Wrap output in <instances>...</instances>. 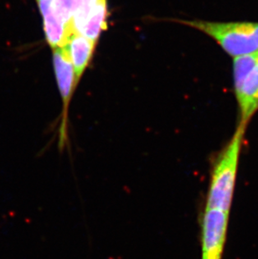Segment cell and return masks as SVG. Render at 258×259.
I'll return each mask as SVG.
<instances>
[{
    "label": "cell",
    "mask_w": 258,
    "mask_h": 259,
    "mask_svg": "<svg viewBox=\"0 0 258 259\" xmlns=\"http://www.w3.org/2000/svg\"><path fill=\"white\" fill-rule=\"evenodd\" d=\"M246 125L239 123L228 144L217 156L210 174L205 209L230 213Z\"/></svg>",
    "instance_id": "cell-1"
},
{
    "label": "cell",
    "mask_w": 258,
    "mask_h": 259,
    "mask_svg": "<svg viewBox=\"0 0 258 259\" xmlns=\"http://www.w3.org/2000/svg\"><path fill=\"white\" fill-rule=\"evenodd\" d=\"M211 37L233 59L258 52V22H210L184 21Z\"/></svg>",
    "instance_id": "cell-2"
},
{
    "label": "cell",
    "mask_w": 258,
    "mask_h": 259,
    "mask_svg": "<svg viewBox=\"0 0 258 259\" xmlns=\"http://www.w3.org/2000/svg\"><path fill=\"white\" fill-rule=\"evenodd\" d=\"M234 89L241 124H248L258 111V52L234 59Z\"/></svg>",
    "instance_id": "cell-3"
},
{
    "label": "cell",
    "mask_w": 258,
    "mask_h": 259,
    "mask_svg": "<svg viewBox=\"0 0 258 259\" xmlns=\"http://www.w3.org/2000/svg\"><path fill=\"white\" fill-rule=\"evenodd\" d=\"M230 213L205 209L201 222V259H222Z\"/></svg>",
    "instance_id": "cell-4"
},
{
    "label": "cell",
    "mask_w": 258,
    "mask_h": 259,
    "mask_svg": "<svg viewBox=\"0 0 258 259\" xmlns=\"http://www.w3.org/2000/svg\"><path fill=\"white\" fill-rule=\"evenodd\" d=\"M53 63L55 72H56V81L58 83L61 98L63 100L64 117L62 127L64 128L66 127L65 121H66V110L68 108L69 102L75 87L77 83L75 72H74L73 66L69 57L66 46L54 50Z\"/></svg>",
    "instance_id": "cell-5"
},
{
    "label": "cell",
    "mask_w": 258,
    "mask_h": 259,
    "mask_svg": "<svg viewBox=\"0 0 258 259\" xmlns=\"http://www.w3.org/2000/svg\"><path fill=\"white\" fill-rule=\"evenodd\" d=\"M43 17L44 31L47 42L52 49L66 46L69 37L68 30L54 10L53 0H36Z\"/></svg>",
    "instance_id": "cell-6"
},
{
    "label": "cell",
    "mask_w": 258,
    "mask_h": 259,
    "mask_svg": "<svg viewBox=\"0 0 258 259\" xmlns=\"http://www.w3.org/2000/svg\"><path fill=\"white\" fill-rule=\"evenodd\" d=\"M95 45V41L80 34H71L66 42V47L73 66L76 82L88 67L93 57Z\"/></svg>",
    "instance_id": "cell-7"
},
{
    "label": "cell",
    "mask_w": 258,
    "mask_h": 259,
    "mask_svg": "<svg viewBox=\"0 0 258 259\" xmlns=\"http://www.w3.org/2000/svg\"><path fill=\"white\" fill-rule=\"evenodd\" d=\"M107 16V0H103L97 5L91 14L80 34L93 41H97L101 32L106 27Z\"/></svg>",
    "instance_id": "cell-8"
},
{
    "label": "cell",
    "mask_w": 258,
    "mask_h": 259,
    "mask_svg": "<svg viewBox=\"0 0 258 259\" xmlns=\"http://www.w3.org/2000/svg\"><path fill=\"white\" fill-rule=\"evenodd\" d=\"M78 5L79 0H53L54 10L66 26L70 35H71V21Z\"/></svg>",
    "instance_id": "cell-9"
}]
</instances>
